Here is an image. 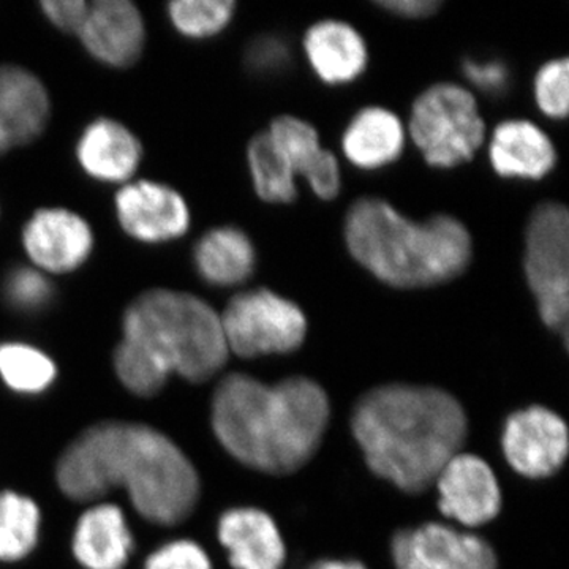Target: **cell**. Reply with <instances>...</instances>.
I'll return each instance as SVG.
<instances>
[{
	"mask_svg": "<svg viewBox=\"0 0 569 569\" xmlns=\"http://www.w3.org/2000/svg\"><path fill=\"white\" fill-rule=\"evenodd\" d=\"M63 496L102 498L111 489L129 493L134 511L159 526H178L200 498V477L170 437L138 422L89 427L63 451L56 468Z\"/></svg>",
	"mask_w": 569,
	"mask_h": 569,
	"instance_id": "obj_1",
	"label": "cell"
},
{
	"mask_svg": "<svg viewBox=\"0 0 569 569\" xmlns=\"http://www.w3.org/2000/svg\"><path fill=\"white\" fill-rule=\"evenodd\" d=\"M331 406L320 385L293 377L266 385L231 373L217 385L211 422L228 455L253 470L290 475L316 456Z\"/></svg>",
	"mask_w": 569,
	"mask_h": 569,
	"instance_id": "obj_2",
	"label": "cell"
},
{
	"mask_svg": "<svg viewBox=\"0 0 569 569\" xmlns=\"http://www.w3.org/2000/svg\"><path fill=\"white\" fill-rule=\"evenodd\" d=\"M351 430L377 477L419 493L459 455L468 425L462 406L447 391L385 385L358 400Z\"/></svg>",
	"mask_w": 569,
	"mask_h": 569,
	"instance_id": "obj_3",
	"label": "cell"
},
{
	"mask_svg": "<svg viewBox=\"0 0 569 569\" xmlns=\"http://www.w3.org/2000/svg\"><path fill=\"white\" fill-rule=\"evenodd\" d=\"M228 356L222 320L208 302L186 291L153 288L123 313L114 370L132 395L152 397L173 373L190 383L211 380Z\"/></svg>",
	"mask_w": 569,
	"mask_h": 569,
	"instance_id": "obj_4",
	"label": "cell"
},
{
	"mask_svg": "<svg viewBox=\"0 0 569 569\" xmlns=\"http://www.w3.org/2000/svg\"><path fill=\"white\" fill-rule=\"evenodd\" d=\"M351 257L396 288H425L462 274L473 253L466 224L445 213L413 222L388 201L356 200L346 217Z\"/></svg>",
	"mask_w": 569,
	"mask_h": 569,
	"instance_id": "obj_5",
	"label": "cell"
},
{
	"mask_svg": "<svg viewBox=\"0 0 569 569\" xmlns=\"http://www.w3.org/2000/svg\"><path fill=\"white\" fill-rule=\"evenodd\" d=\"M410 134L430 167L447 170L473 159L486 123L473 93L455 82H438L415 100Z\"/></svg>",
	"mask_w": 569,
	"mask_h": 569,
	"instance_id": "obj_6",
	"label": "cell"
},
{
	"mask_svg": "<svg viewBox=\"0 0 569 569\" xmlns=\"http://www.w3.org/2000/svg\"><path fill=\"white\" fill-rule=\"evenodd\" d=\"M539 317L553 331L568 332L569 213L563 204L541 203L531 213L523 258Z\"/></svg>",
	"mask_w": 569,
	"mask_h": 569,
	"instance_id": "obj_7",
	"label": "cell"
},
{
	"mask_svg": "<svg viewBox=\"0 0 569 569\" xmlns=\"http://www.w3.org/2000/svg\"><path fill=\"white\" fill-rule=\"evenodd\" d=\"M220 320L228 350L239 358L291 353L306 340L305 312L268 288L236 295Z\"/></svg>",
	"mask_w": 569,
	"mask_h": 569,
	"instance_id": "obj_8",
	"label": "cell"
},
{
	"mask_svg": "<svg viewBox=\"0 0 569 569\" xmlns=\"http://www.w3.org/2000/svg\"><path fill=\"white\" fill-rule=\"evenodd\" d=\"M391 550L397 569H498L486 539L445 523L397 531Z\"/></svg>",
	"mask_w": 569,
	"mask_h": 569,
	"instance_id": "obj_9",
	"label": "cell"
},
{
	"mask_svg": "<svg viewBox=\"0 0 569 569\" xmlns=\"http://www.w3.org/2000/svg\"><path fill=\"white\" fill-rule=\"evenodd\" d=\"M568 427L546 407H529L507 419L501 433L505 459L529 479L552 477L568 456Z\"/></svg>",
	"mask_w": 569,
	"mask_h": 569,
	"instance_id": "obj_10",
	"label": "cell"
},
{
	"mask_svg": "<svg viewBox=\"0 0 569 569\" xmlns=\"http://www.w3.org/2000/svg\"><path fill=\"white\" fill-rule=\"evenodd\" d=\"M116 217L123 233L144 244H163L187 233L190 209L181 193L167 183L127 182L114 198Z\"/></svg>",
	"mask_w": 569,
	"mask_h": 569,
	"instance_id": "obj_11",
	"label": "cell"
},
{
	"mask_svg": "<svg viewBox=\"0 0 569 569\" xmlns=\"http://www.w3.org/2000/svg\"><path fill=\"white\" fill-rule=\"evenodd\" d=\"M22 247L33 268L44 274H69L89 260L93 250L91 224L66 208L33 212L21 234Z\"/></svg>",
	"mask_w": 569,
	"mask_h": 569,
	"instance_id": "obj_12",
	"label": "cell"
},
{
	"mask_svg": "<svg viewBox=\"0 0 569 569\" xmlns=\"http://www.w3.org/2000/svg\"><path fill=\"white\" fill-rule=\"evenodd\" d=\"M437 486L441 515L463 527H481L497 518L501 490L485 459L459 452L441 468Z\"/></svg>",
	"mask_w": 569,
	"mask_h": 569,
	"instance_id": "obj_13",
	"label": "cell"
},
{
	"mask_svg": "<svg viewBox=\"0 0 569 569\" xmlns=\"http://www.w3.org/2000/svg\"><path fill=\"white\" fill-rule=\"evenodd\" d=\"M78 37L96 61L112 69H127L140 61L144 51V20L129 0H96L89 3Z\"/></svg>",
	"mask_w": 569,
	"mask_h": 569,
	"instance_id": "obj_14",
	"label": "cell"
},
{
	"mask_svg": "<svg viewBox=\"0 0 569 569\" xmlns=\"http://www.w3.org/2000/svg\"><path fill=\"white\" fill-rule=\"evenodd\" d=\"M47 88L20 66H0V156L36 141L50 121Z\"/></svg>",
	"mask_w": 569,
	"mask_h": 569,
	"instance_id": "obj_15",
	"label": "cell"
},
{
	"mask_svg": "<svg viewBox=\"0 0 569 569\" xmlns=\"http://www.w3.org/2000/svg\"><path fill=\"white\" fill-rule=\"evenodd\" d=\"M217 537L234 569H282L287 560L282 533L263 509H228L220 516Z\"/></svg>",
	"mask_w": 569,
	"mask_h": 569,
	"instance_id": "obj_16",
	"label": "cell"
},
{
	"mask_svg": "<svg viewBox=\"0 0 569 569\" xmlns=\"http://www.w3.org/2000/svg\"><path fill=\"white\" fill-rule=\"evenodd\" d=\"M77 159L82 171L96 181L127 183L140 167L141 142L123 123L100 118L81 133Z\"/></svg>",
	"mask_w": 569,
	"mask_h": 569,
	"instance_id": "obj_17",
	"label": "cell"
},
{
	"mask_svg": "<svg viewBox=\"0 0 569 569\" xmlns=\"http://www.w3.org/2000/svg\"><path fill=\"white\" fill-rule=\"evenodd\" d=\"M74 559L86 569H123L133 550V537L122 508L97 503L86 509L71 539Z\"/></svg>",
	"mask_w": 569,
	"mask_h": 569,
	"instance_id": "obj_18",
	"label": "cell"
},
{
	"mask_svg": "<svg viewBox=\"0 0 569 569\" xmlns=\"http://www.w3.org/2000/svg\"><path fill=\"white\" fill-rule=\"evenodd\" d=\"M295 174H302L321 200L340 192V168L335 153L321 148L320 137L309 122L295 116H279L268 130Z\"/></svg>",
	"mask_w": 569,
	"mask_h": 569,
	"instance_id": "obj_19",
	"label": "cell"
},
{
	"mask_svg": "<svg viewBox=\"0 0 569 569\" xmlns=\"http://www.w3.org/2000/svg\"><path fill=\"white\" fill-rule=\"evenodd\" d=\"M489 159L503 178L537 181L548 176L557 162V152L548 134L530 121L498 123L489 144Z\"/></svg>",
	"mask_w": 569,
	"mask_h": 569,
	"instance_id": "obj_20",
	"label": "cell"
},
{
	"mask_svg": "<svg viewBox=\"0 0 569 569\" xmlns=\"http://www.w3.org/2000/svg\"><path fill=\"white\" fill-rule=\"evenodd\" d=\"M310 67L326 84H347L365 73L369 52L361 33L347 22H317L306 33Z\"/></svg>",
	"mask_w": 569,
	"mask_h": 569,
	"instance_id": "obj_21",
	"label": "cell"
},
{
	"mask_svg": "<svg viewBox=\"0 0 569 569\" xmlns=\"http://www.w3.org/2000/svg\"><path fill=\"white\" fill-rule=\"evenodd\" d=\"M198 276L212 287H238L247 282L257 266L252 239L236 227H219L198 239L193 249Z\"/></svg>",
	"mask_w": 569,
	"mask_h": 569,
	"instance_id": "obj_22",
	"label": "cell"
},
{
	"mask_svg": "<svg viewBox=\"0 0 569 569\" xmlns=\"http://www.w3.org/2000/svg\"><path fill=\"white\" fill-rule=\"evenodd\" d=\"M406 144V130L395 112L365 108L348 123L342 146L347 159L361 170H378L396 162Z\"/></svg>",
	"mask_w": 569,
	"mask_h": 569,
	"instance_id": "obj_23",
	"label": "cell"
},
{
	"mask_svg": "<svg viewBox=\"0 0 569 569\" xmlns=\"http://www.w3.org/2000/svg\"><path fill=\"white\" fill-rule=\"evenodd\" d=\"M247 160L254 192L261 200L274 204L293 203L298 194L296 174L268 132L254 134L250 140Z\"/></svg>",
	"mask_w": 569,
	"mask_h": 569,
	"instance_id": "obj_24",
	"label": "cell"
},
{
	"mask_svg": "<svg viewBox=\"0 0 569 569\" xmlns=\"http://www.w3.org/2000/svg\"><path fill=\"white\" fill-rule=\"evenodd\" d=\"M41 512L32 498L0 492V561L26 559L39 542Z\"/></svg>",
	"mask_w": 569,
	"mask_h": 569,
	"instance_id": "obj_25",
	"label": "cell"
},
{
	"mask_svg": "<svg viewBox=\"0 0 569 569\" xmlns=\"http://www.w3.org/2000/svg\"><path fill=\"white\" fill-rule=\"evenodd\" d=\"M58 366L40 348L24 342L0 346V378L11 391L40 395L54 383Z\"/></svg>",
	"mask_w": 569,
	"mask_h": 569,
	"instance_id": "obj_26",
	"label": "cell"
},
{
	"mask_svg": "<svg viewBox=\"0 0 569 569\" xmlns=\"http://www.w3.org/2000/svg\"><path fill=\"white\" fill-rule=\"evenodd\" d=\"M233 0H176L168 6V17L176 31L187 39H209L233 20Z\"/></svg>",
	"mask_w": 569,
	"mask_h": 569,
	"instance_id": "obj_27",
	"label": "cell"
},
{
	"mask_svg": "<svg viewBox=\"0 0 569 569\" xmlns=\"http://www.w3.org/2000/svg\"><path fill=\"white\" fill-rule=\"evenodd\" d=\"M7 305L22 313H37L51 305L54 287L44 272L33 266L13 268L2 283Z\"/></svg>",
	"mask_w": 569,
	"mask_h": 569,
	"instance_id": "obj_28",
	"label": "cell"
},
{
	"mask_svg": "<svg viewBox=\"0 0 569 569\" xmlns=\"http://www.w3.org/2000/svg\"><path fill=\"white\" fill-rule=\"evenodd\" d=\"M569 62L556 59L545 63L535 78V99L539 110L552 119H565L569 104Z\"/></svg>",
	"mask_w": 569,
	"mask_h": 569,
	"instance_id": "obj_29",
	"label": "cell"
},
{
	"mask_svg": "<svg viewBox=\"0 0 569 569\" xmlns=\"http://www.w3.org/2000/svg\"><path fill=\"white\" fill-rule=\"evenodd\" d=\"M144 569H212L208 552L192 539H174L153 550Z\"/></svg>",
	"mask_w": 569,
	"mask_h": 569,
	"instance_id": "obj_30",
	"label": "cell"
},
{
	"mask_svg": "<svg viewBox=\"0 0 569 569\" xmlns=\"http://www.w3.org/2000/svg\"><path fill=\"white\" fill-rule=\"evenodd\" d=\"M290 48L276 36H261L250 41L246 50V66L260 77H274L290 67Z\"/></svg>",
	"mask_w": 569,
	"mask_h": 569,
	"instance_id": "obj_31",
	"label": "cell"
},
{
	"mask_svg": "<svg viewBox=\"0 0 569 569\" xmlns=\"http://www.w3.org/2000/svg\"><path fill=\"white\" fill-rule=\"evenodd\" d=\"M462 69L467 80L490 97L503 96L509 89L511 73H509L507 63L468 59L463 62Z\"/></svg>",
	"mask_w": 569,
	"mask_h": 569,
	"instance_id": "obj_32",
	"label": "cell"
},
{
	"mask_svg": "<svg viewBox=\"0 0 569 569\" xmlns=\"http://www.w3.org/2000/svg\"><path fill=\"white\" fill-rule=\"evenodd\" d=\"M40 7L44 17L54 28L78 36L82 22L88 17L89 2H84V0H44Z\"/></svg>",
	"mask_w": 569,
	"mask_h": 569,
	"instance_id": "obj_33",
	"label": "cell"
},
{
	"mask_svg": "<svg viewBox=\"0 0 569 569\" xmlns=\"http://www.w3.org/2000/svg\"><path fill=\"white\" fill-rule=\"evenodd\" d=\"M378 6L391 11L397 17L419 20V18H427L436 13L441 3L437 0H385V2H378Z\"/></svg>",
	"mask_w": 569,
	"mask_h": 569,
	"instance_id": "obj_34",
	"label": "cell"
},
{
	"mask_svg": "<svg viewBox=\"0 0 569 569\" xmlns=\"http://www.w3.org/2000/svg\"><path fill=\"white\" fill-rule=\"evenodd\" d=\"M309 569H369L356 560H321Z\"/></svg>",
	"mask_w": 569,
	"mask_h": 569,
	"instance_id": "obj_35",
	"label": "cell"
}]
</instances>
